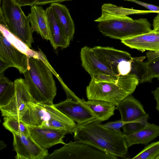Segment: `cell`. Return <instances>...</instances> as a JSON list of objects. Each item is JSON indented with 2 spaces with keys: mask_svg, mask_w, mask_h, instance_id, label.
<instances>
[{
  "mask_svg": "<svg viewBox=\"0 0 159 159\" xmlns=\"http://www.w3.org/2000/svg\"><path fill=\"white\" fill-rule=\"evenodd\" d=\"M71 0H37L34 5H44L48 4L53 3H60L65 1H69Z\"/></svg>",
  "mask_w": 159,
  "mask_h": 159,
  "instance_id": "33",
  "label": "cell"
},
{
  "mask_svg": "<svg viewBox=\"0 0 159 159\" xmlns=\"http://www.w3.org/2000/svg\"><path fill=\"white\" fill-rule=\"evenodd\" d=\"M27 18L33 32H36L42 38L49 40L48 26L45 11L42 6L34 5L30 8Z\"/></svg>",
  "mask_w": 159,
  "mask_h": 159,
  "instance_id": "18",
  "label": "cell"
},
{
  "mask_svg": "<svg viewBox=\"0 0 159 159\" xmlns=\"http://www.w3.org/2000/svg\"><path fill=\"white\" fill-rule=\"evenodd\" d=\"M78 98V97H77ZM67 98L64 101L53 104L54 106L77 124H80L96 118L94 114L77 99Z\"/></svg>",
  "mask_w": 159,
  "mask_h": 159,
  "instance_id": "11",
  "label": "cell"
},
{
  "mask_svg": "<svg viewBox=\"0 0 159 159\" xmlns=\"http://www.w3.org/2000/svg\"><path fill=\"white\" fill-rule=\"evenodd\" d=\"M101 16H121L134 14L151 13L149 10H143L117 7L110 3H105L102 6Z\"/></svg>",
  "mask_w": 159,
  "mask_h": 159,
  "instance_id": "22",
  "label": "cell"
},
{
  "mask_svg": "<svg viewBox=\"0 0 159 159\" xmlns=\"http://www.w3.org/2000/svg\"><path fill=\"white\" fill-rule=\"evenodd\" d=\"M80 57L83 67L91 77L94 74H98L118 75L95 56L92 48L87 46L82 48Z\"/></svg>",
  "mask_w": 159,
  "mask_h": 159,
  "instance_id": "15",
  "label": "cell"
},
{
  "mask_svg": "<svg viewBox=\"0 0 159 159\" xmlns=\"http://www.w3.org/2000/svg\"><path fill=\"white\" fill-rule=\"evenodd\" d=\"M0 32L13 46L20 52L26 55L28 58L36 57L38 55V51L31 49L27 45L12 34L9 30L7 26L0 24Z\"/></svg>",
  "mask_w": 159,
  "mask_h": 159,
  "instance_id": "23",
  "label": "cell"
},
{
  "mask_svg": "<svg viewBox=\"0 0 159 159\" xmlns=\"http://www.w3.org/2000/svg\"><path fill=\"white\" fill-rule=\"evenodd\" d=\"M98 22L99 31L105 36L121 40L150 32L151 25L146 18L134 20L128 16H100Z\"/></svg>",
  "mask_w": 159,
  "mask_h": 159,
  "instance_id": "5",
  "label": "cell"
},
{
  "mask_svg": "<svg viewBox=\"0 0 159 159\" xmlns=\"http://www.w3.org/2000/svg\"><path fill=\"white\" fill-rule=\"evenodd\" d=\"M121 42L132 49L143 52L159 51V32L153 30L145 34L121 40Z\"/></svg>",
  "mask_w": 159,
  "mask_h": 159,
  "instance_id": "14",
  "label": "cell"
},
{
  "mask_svg": "<svg viewBox=\"0 0 159 159\" xmlns=\"http://www.w3.org/2000/svg\"><path fill=\"white\" fill-rule=\"evenodd\" d=\"M132 61H124L118 65L117 73L119 75H126L130 73L131 70Z\"/></svg>",
  "mask_w": 159,
  "mask_h": 159,
  "instance_id": "30",
  "label": "cell"
},
{
  "mask_svg": "<svg viewBox=\"0 0 159 159\" xmlns=\"http://www.w3.org/2000/svg\"><path fill=\"white\" fill-rule=\"evenodd\" d=\"M157 15L153 19L152 26L153 30L159 32V11L157 12Z\"/></svg>",
  "mask_w": 159,
  "mask_h": 159,
  "instance_id": "36",
  "label": "cell"
},
{
  "mask_svg": "<svg viewBox=\"0 0 159 159\" xmlns=\"http://www.w3.org/2000/svg\"><path fill=\"white\" fill-rule=\"evenodd\" d=\"M0 60L23 74L29 68V58L13 46L0 32Z\"/></svg>",
  "mask_w": 159,
  "mask_h": 159,
  "instance_id": "10",
  "label": "cell"
},
{
  "mask_svg": "<svg viewBox=\"0 0 159 159\" xmlns=\"http://www.w3.org/2000/svg\"><path fill=\"white\" fill-rule=\"evenodd\" d=\"M152 93L154 96V99L156 101V108L159 113V87L157 88L154 90L152 91Z\"/></svg>",
  "mask_w": 159,
  "mask_h": 159,
  "instance_id": "35",
  "label": "cell"
},
{
  "mask_svg": "<svg viewBox=\"0 0 159 159\" xmlns=\"http://www.w3.org/2000/svg\"><path fill=\"white\" fill-rule=\"evenodd\" d=\"M13 146L16 153V159H44L48 155V150L39 146L30 135L12 134Z\"/></svg>",
  "mask_w": 159,
  "mask_h": 159,
  "instance_id": "9",
  "label": "cell"
},
{
  "mask_svg": "<svg viewBox=\"0 0 159 159\" xmlns=\"http://www.w3.org/2000/svg\"><path fill=\"white\" fill-rule=\"evenodd\" d=\"M38 57H29V67L23 74L29 91L35 102L53 105L57 88L53 74L57 73L40 49Z\"/></svg>",
  "mask_w": 159,
  "mask_h": 159,
  "instance_id": "2",
  "label": "cell"
},
{
  "mask_svg": "<svg viewBox=\"0 0 159 159\" xmlns=\"http://www.w3.org/2000/svg\"><path fill=\"white\" fill-rule=\"evenodd\" d=\"M78 100L86 106L101 121L109 119L114 114L116 106L105 101L88 100L85 101L78 97Z\"/></svg>",
  "mask_w": 159,
  "mask_h": 159,
  "instance_id": "21",
  "label": "cell"
},
{
  "mask_svg": "<svg viewBox=\"0 0 159 159\" xmlns=\"http://www.w3.org/2000/svg\"><path fill=\"white\" fill-rule=\"evenodd\" d=\"M159 154V141L145 147L132 159H156Z\"/></svg>",
  "mask_w": 159,
  "mask_h": 159,
  "instance_id": "27",
  "label": "cell"
},
{
  "mask_svg": "<svg viewBox=\"0 0 159 159\" xmlns=\"http://www.w3.org/2000/svg\"><path fill=\"white\" fill-rule=\"evenodd\" d=\"M119 75L98 74L93 75L91 77V79L98 82H115L118 80Z\"/></svg>",
  "mask_w": 159,
  "mask_h": 159,
  "instance_id": "29",
  "label": "cell"
},
{
  "mask_svg": "<svg viewBox=\"0 0 159 159\" xmlns=\"http://www.w3.org/2000/svg\"><path fill=\"white\" fill-rule=\"evenodd\" d=\"M0 1H1V0H0Z\"/></svg>",
  "mask_w": 159,
  "mask_h": 159,
  "instance_id": "41",
  "label": "cell"
},
{
  "mask_svg": "<svg viewBox=\"0 0 159 159\" xmlns=\"http://www.w3.org/2000/svg\"><path fill=\"white\" fill-rule=\"evenodd\" d=\"M10 67L6 63L0 60V74L4 72L8 68Z\"/></svg>",
  "mask_w": 159,
  "mask_h": 159,
  "instance_id": "38",
  "label": "cell"
},
{
  "mask_svg": "<svg viewBox=\"0 0 159 159\" xmlns=\"http://www.w3.org/2000/svg\"><path fill=\"white\" fill-rule=\"evenodd\" d=\"M14 82L4 76V73L0 74V107L7 105L14 95Z\"/></svg>",
  "mask_w": 159,
  "mask_h": 159,
  "instance_id": "24",
  "label": "cell"
},
{
  "mask_svg": "<svg viewBox=\"0 0 159 159\" xmlns=\"http://www.w3.org/2000/svg\"><path fill=\"white\" fill-rule=\"evenodd\" d=\"M146 56L148 60H152L159 57V51L155 52L148 51L146 53Z\"/></svg>",
  "mask_w": 159,
  "mask_h": 159,
  "instance_id": "37",
  "label": "cell"
},
{
  "mask_svg": "<svg viewBox=\"0 0 159 159\" xmlns=\"http://www.w3.org/2000/svg\"><path fill=\"white\" fill-rule=\"evenodd\" d=\"M156 159H159V154L158 155V156L156 158Z\"/></svg>",
  "mask_w": 159,
  "mask_h": 159,
  "instance_id": "40",
  "label": "cell"
},
{
  "mask_svg": "<svg viewBox=\"0 0 159 159\" xmlns=\"http://www.w3.org/2000/svg\"><path fill=\"white\" fill-rule=\"evenodd\" d=\"M30 135L40 147L49 148L59 143L64 144L63 139L69 132L66 130L28 125Z\"/></svg>",
  "mask_w": 159,
  "mask_h": 159,
  "instance_id": "12",
  "label": "cell"
},
{
  "mask_svg": "<svg viewBox=\"0 0 159 159\" xmlns=\"http://www.w3.org/2000/svg\"><path fill=\"white\" fill-rule=\"evenodd\" d=\"M19 118L28 125L66 130L74 134L77 124L53 105L31 102Z\"/></svg>",
  "mask_w": 159,
  "mask_h": 159,
  "instance_id": "4",
  "label": "cell"
},
{
  "mask_svg": "<svg viewBox=\"0 0 159 159\" xmlns=\"http://www.w3.org/2000/svg\"><path fill=\"white\" fill-rule=\"evenodd\" d=\"M96 118L77 124L74 139L87 143L108 154L124 159L129 158L125 135L121 131L108 128Z\"/></svg>",
  "mask_w": 159,
  "mask_h": 159,
  "instance_id": "1",
  "label": "cell"
},
{
  "mask_svg": "<svg viewBox=\"0 0 159 159\" xmlns=\"http://www.w3.org/2000/svg\"><path fill=\"white\" fill-rule=\"evenodd\" d=\"M128 122L122 121L121 119L115 121L109 122L103 124L105 127L116 131H121L120 128L125 124Z\"/></svg>",
  "mask_w": 159,
  "mask_h": 159,
  "instance_id": "31",
  "label": "cell"
},
{
  "mask_svg": "<svg viewBox=\"0 0 159 159\" xmlns=\"http://www.w3.org/2000/svg\"><path fill=\"white\" fill-rule=\"evenodd\" d=\"M14 83V95L7 105L0 107L2 115L3 117L12 116L19 118L27 110L29 102H35L24 79H17Z\"/></svg>",
  "mask_w": 159,
  "mask_h": 159,
  "instance_id": "8",
  "label": "cell"
},
{
  "mask_svg": "<svg viewBox=\"0 0 159 159\" xmlns=\"http://www.w3.org/2000/svg\"><path fill=\"white\" fill-rule=\"evenodd\" d=\"M50 6L64 34L70 40H71L75 33V26L68 9L65 5L60 3H52Z\"/></svg>",
  "mask_w": 159,
  "mask_h": 159,
  "instance_id": "19",
  "label": "cell"
},
{
  "mask_svg": "<svg viewBox=\"0 0 159 159\" xmlns=\"http://www.w3.org/2000/svg\"><path fill=\"white\" fill-rule=\"evenodd\" d=\"M1 0L0 10L9 30L29 48H31L34 42L33 32L27 17L21 7L13 0Z\"/></svg>",
  "mask_w": 159,
  "mask_h": 159,
  "instance_id": "6",
  "label": "cell"
},
{
  "mask_svg": "<svg viewBox=\"0 0 159 159\" xmlns=\"http://www.w3.org/2000/svg\"><path fill=\"white\" fill-rule=\"evenodd\" d=\"M146 57H133L131 62V70L130 73L136 75L139 80V84L143 83L145 73V62L143 60Z\"/></svg>",
  "mask_w": 159,
  "mask_h": 159,
  "instance_id": "28",
  "label": "cell"
},
{
  "mask_svg": "<svg viewBox=\"0 0 159 159\" xmlns=\"http://www.w3.org/2000/svg\"><path fill=\"white\" fill-rule=\"evenodd\" d=\"M139 84L135 74L120 75L115 82H98L92 79L86 89L88 100L106 101L116 106L128 96L132 94Z\"/></svg>",
  "mask_w": 159,
  "mask_h": 159,
  "instance_id": "3",
  "label": "cell"
},
{
  "mask_svg": "<svg viewBox=\"0 0 159 159\" xmlns=\"http://www.w3.org/2000/svg\"><path fill=\"white\" fill-rule=\"evenodd\" d=\"M15 2L20 6H30L35 4L37 0H13Z\"/></svg>",
  "mask_w": 159,
  "mask_h": 159,
  "instance_id": "34",
  "label": "cell"
},
{
  "mask_svg": "<svg viewBox=\"0 0 159 159\" xmlns=\"http://www.w3.org/2000/svg\"><path fill=\"white\" fill-rule=\"evenodd\" d=\"M132 2L141 6L152 11V13H156L159 11V6L137 0H123Z\"/></svg>",
  "mask_w": 159,
  "mask_h": 159,
  "instance_id": "32",
  "label": "cell"
},
{
  "mask_svg": "<svg viewBox=\"0 0 159 159\" xmlns=\"http://www.w3.org/2000/svg\"><path fill=\"white\" fill-rule=\"evenodd\" d=\"M3 125L12 134H22L26 136L30 135L28 125L20 119L15 116L4 117Z\"/></svg>",
  "mask_w": 159,
  "mask_h": 159,
  "instance_id": "25",
  "label": "cell"
},
{
  "mask_svg": "<svg viewBox=\"0 0 159 159\" xmlns=\"http://www.w3.org/2000/svg\"><path fill=\"white\" fill-rule=\"evenodd\" d=\"M6 145L1 140L0 142V149L1 150L2 149L6 147Z\"/></svg>",
  "mask_w": 159,
  "mask_h": 159,
  "instance_id": "39",
  "label": "cell"
},
{
  "mask_svg": "<svg viewBox=\"0 0 159 159\" xmlns=\"http://www.w3.org/2000/svg\"><path fill=\"white\" fill-rule=\"evenodd\" d=\"M115 156L80 141H70L44 159H117Z\"/></svg>",
  "mask_w": 159,
  "mask_h": 159,
  "instance_id": "7",
  "label": "cell"
},
{
  "mask_svg": "<svg viewBox=\"0 0 159 159\" xmlns=\"http://www.w3.org/2000/svg\"><path fill=\"white\" fill-rule=\"evenodd\" d=\"M49 35V41L53 48H65L70 44V40L66 35L57 21L52 7L50 6L45 10Z\"/></svg>",
  "mask_w": 159,
  "mask_h": 159,
  "instance_id": "17",
  "label": "cell"
},
{
  "mask_svg": "<svg viewBox=\"0 0 159 159\" xmlns=\"http://www.w3.org/2000/svg\"><path fill=\"white\" fill-rule=\"evenodd\" d=\"M145 73L143 83L151 82L153 78L159 80V57L145 62Z\"/></svg>",
  "mask_w": 159,
  "mask_h": 159,
  "instance_id": "26",
  "label": "cell"
},
{
  "mask_svg": "<svg viewBox=\"0 0 159 159\" xmlns=\"http://www.w3.org/2000/svg\"><path fill=\"white\" fill-rule=\"evenodd\" d=\"M92 49L100 60L118 75V65L124 61H132L133 58L128 52L111 47L97 46L92 48Z\"/></svg>",
  "mask_w": 159,
  "mask_h": 159,
  "instance_id": "13",
  "label": "cell"
},
{
  "mask_svg": "<svg viewBox=\"0 0 159 159\" xmlns=\"http://www.w3.org/2000/svg\"><path fill=\"white\" fill-rule=\"evenodd\" d=\"M125 136L128 147L138 144L146 145L159 136V126L148 123L141 130Z\"/></svg>",
  "mask_w": 159,
  "mask_h": 159,
  "instance_id": "20",
  "label": "cell"
},
{
  "mask_svg": "<svg viewBox=\"0 0 159 159\" xmlns=\"http://www.w3.org/2000/svg\"><path fill=\"white\" fill-rule=\"evenodd\" d=\"M116 109L120 112L121 120L126 122L138 120L147 114L140 102L131 94L121 101Z\"/></svg>",
  "mask_w": 159,
  "mask_h": 159,
  "instance_id": "16",
  "label": "cell"
}]
</instances>
